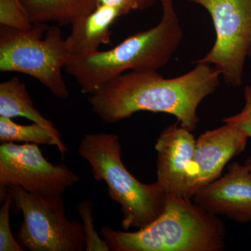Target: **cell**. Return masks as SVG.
Segmentation results:
<instances>
[{
  "mask_svg": "<svg viewBox=\"0 0 251 251\" xmlns=\"http://www.w3.org/2000/svg\"><path fill=\"white\" fill-rule=\"evenodd\" d=\"M77 152L88 162L97 181H105L108 196L121 207L124 229L146 227L164 211L167 194L157 181L145 184L126 168L122 146L113 133H89L80 140Z\"/></svg>",
  "mask_w": 251,
  "mask_h": 251,
  "instance_id": "4",
  "label": "cell"
},
{
  "mask_svg": "<svg viewBox=\"0 0 251 251\" xmlns=\"http://www.w3.org/2000/svg\"><path fill=\"white\" fill-rule=\"evenodd\" d=\"M69 58L57 26L33 24L27 29L0 25V71L17 72L36 78L54 97L69 98L70 92L62 69Z\"/></svg>",
  "mask_w": 251,
  "mask_h": 251,
  "instance_id": "5",
  "label": "cell"
},
{
  "mask_svg": "<svg viewBox=\"0 0 251 251\" xmlns=\"http://www.w3.org/2000/svg\"><path fill=\"white\" fill-rule=\"evenodd\" d=\"M99 234L112 251H221L226 229L191 200L167 195L164 211L146 227L123 232L103 226Z\"/></svg>",
  "mask_w": 251,
  "mask_h": 251,
  "instance_id": "3",
  "label": "cell"
},
{
  "mask_svg": "<svg viewBox=\"0 0 251 251\" xmlns=\"http://www.w3.org/2000/svg\"><path fill=\"white\" fill-rule=\"evenodd\" d=\"M244 166L247 167V169L249 170V171L251 173V156L247 158V161H246L245 163H244Z\"/></svg>",
  "mask_w": 251,
  "mask_h": 251,
  "instance_id": "22",
  "label": "cell"
},
{
  "mask_svg": "<svg viewBox=\"0 0 251 251\" xmlns=\"http://www.w3.org/2000/svg\"><path fill=\"white\" fill-rule=\"evenodd\" d=\"M161 21L108 50L86 57H70L65 70L82 94H91L126 71H158L170 62L184 33L173 0H161Z\"/></svg>",
  "mask_w": 251,
  "mask_h": 251,
  "instance_id": "2",
  "label": "cell"
},
{
  "mask_svg": "<svg viewBox=\"0 0 251 251\" xmlns=\"http://www.w3.org/2000/svg\"><path fill=\"white\" fill-rule=\"evenodd\" d=\"M210 15L216 31L212 49L197 63L217 69L227 85L242 84L244 65L251 56V0H188Z\"/></svg>",
  "mask_w": 251,
  "mask_h": 251,
  "instance_id": "7",
  "label": "cell"
},
{
  "mask_svg": "<svg viewBox=\"0 0 251 251\" xmlns=\"http://www.w3.org/2000/svg\"><path fill=\"white\" fill-rule=\"evenodd\" d=\"M191 72L164 78L157 71H131L109 81L90 94L92 111L102 122L115 124L135 112H163L193 131L203 99L219 87L221 74L212 65L197 63Z\"/></svg>",
  "mask_w": 251,
  "mask_h": 251,
  "instance_id": "1",
  "label": "cell"
},
{
  "mask_svg": "<svg viewBox=\"0 0 251 251\" xmlns=\"http://www.w3.org/2000/svg\"><path fill=\"white\" fill-rule=\"evenodd\" d=\"M0 25L20 29L33 25L21 0H0Z\"/></svg>",
  "mask_w": 251,
  "mask_h": 251,
  "instance_id": "17",
  "label": "cell"
},
{
  "mask_svg": "<svg viewBox=\"0 0 251 251\" xmlns=\"http://www.w3.org/2000/svg\"><path fill=\"white\" fill-rule=\"evenodd\" d=\"M227 173L192 198V202L213 215L251 222V173L244 165L231 163Z\"/></svg>",
  "mask_w": 251,
  "mask_h": 251,
  "instance_id": "10",
  "label": "cell"
},
{
  "mask_svg": "<svg viewBox=\"0 0 251 251\" xmlns=\"http://www.w3.org/2000/svg\"><path fill=\"white\" fill-rule=\"evenodd\" d=\"M80 180L78 175L64 163L53 165L34 143H1L0 194L1 201L9 185L42 196L62 195Z\"/></svg>",
  "mask_w": 251,
  "mask_h": 251,
  "instance_id": "8",
  "label": "cell"
},
{
  "mask_svg": "<svg viewBox=\"0 0 251 251\" xmlns=\"http://www.w3.org/2000/svg\"><path fill=\"white\" fill-rule=\"evenodd\" d=\"M32 24L72 25L93 12L97 0H21Z\"/></svg>",
  "mask_w": 251,
  "mask_h": 251,
  "instance_id": "14",
  "label": "cell"
},
{
  "mask_svg": "<svg viewBox=\"0 0 251 251\" xmlns=\"http://www.w3.org/2000/svg\"><path fill=\"white\" fill-rule=\"evenodd\" d=\"M244 104L242 111L232 116L224 119L225 124L234 126L242 130L249 138H251V87L247 86L244 90Z\"/></svg>",
  "mask_w": 251,
  "mask_h": 251,
  "instance_id": "19",
  "label": "cell"
},
{
  "mask_svg": "<svg viewBox=\"0 0 251 251\" xmlns=\"http://www.w3.org/2000/svg\"><path fill=\"white\" fill-rule=\"evenodd\" d=\"M122 16L124 13L117 8L98 6L93 12L74 23L65 39L69 57L92 55L99 52L100 46L110 44V28Z\"/></svg>",
  "mask_w": 251,
  "mask_h": 251,
  "instance_id": "12",
  "label": "cell"
},
{
  "mask_svg": "<svg viewBox=\"0 0 251 251\" xmlns=\"http://www.w3.org/2000/svg\"><path fill=\"white\" fill-rule=\"evenodd\" d=\"M248 138L242 130L228 124L199 137L195 150V177L188 195L190 200L221 176L229 160L244 151Z\"/></svg>",
  "mask_w": 251,
  "mask_h": 251,
  "instance_id": "11",
  "label": "cell"
},
{
  "mask_svg": "<svg viewBox=\"0 0 251 251\" xmlns=\"http://www.w3.org/2000/svg\"><path fill=\"white\" fill-rule=\"evenodd\" d=\"M179 124L168 126L156 140V181L168 196L190 200L195 177L196 140L192 131Z\"/></svg>",
  "mask_w": 251,
  "mask_h": 251,
  "instance_id": "9",
  "label": "cell"
},
{
  "mask_svg": "<svg viewBox=\"0 0 251 251\" xmlns=\"http://www.w3.org/2000/svg\"><path fill=\"white\" fill-rule=\"evenodd\" d=\"M0 209V251H24L15 239L10 226V209L12 206V195L8 189Z\"/></svg>",
  "mask_w": 251,
  "mask_h": 251,
  "instance_id": "18",
  "label": "cell"
},
{
  "mask_svg": "<svg viewBox=\"0 0 251 251\" xmlns=\"http://www.w3.org/2000/svg\"><path fill=\"white\" fill-rule=\"evenodd\" d=\"M161 1V0H135L138 5V10H141V11L149 9L158 1L160 2Z\"/></svg>",
  "mask_w": 251,
  "mask_h": 251,
  "instance_id": "21",
  "label": "cell"
},
{
  "mask_svg": "<svg viewBox=\"0 0 251 251\" xmlns=\"http://www.w3.org/2000/svg\"><path fill=\"white\" fill-rule=\"evenodd\" d=\"M94 204L91 199H85L77 204V211L82 220L85 235L86 251H110L108 244L94 227Z\"/></svg>",
  "mask_w": 251,
  "mask_h": 251,
  "instance_id": "16",
  "label": "cell"
},
{
  "mask_svg": "<svg viewBox=\"0 0 251 251\" xmlns=\"http://www.w3.org/2000/svg\"><path fill=\"white\" fill-rule=\"evenodd\" d=\"M1 143H34L56 146L52 135L46 128L36 123L18 125L11 118L0 116Z\"/></svg>",
  "mask_w": 251,
  "mask_h": 251,
  "instance_id": "15",
  "label": "cell"
},
{
  "mask_svg": "<svg viewBox=\"0 0 251 251\" xmlns=\"http://www.w3.org/2000/svg\"><path fill=\"white\" fill-rule=\"evenodd\" d=\"M108 6L121 10L126 15L132 11L138 10L135 0H97V6Z\"/></svg>",
  "mask_w": 251,
  "mask_h": 251,
  "instance_id": "20",
  "label": "cell"
},
{
  "mask_svg": "<svg viewBox=\"0 0 251 251\" xmlns=\"http://www.w3.org/2000/svg\"><path fill=\"white\" fill-rule=\"evenodd\" d=\"M12 206L23 214L16 240L31 251L85 250L83 224L66 216L62 195L42 196L9 185Z\"/></svg>",
  "mask_w": 251,
  "mask_h": 251,
  "instance_id": "6",
  "label": "cell"
},
{
  "mask_svg": "<svg viewBox=\"0 0 251 251\" xmlns=\"http://www.w3.org/2000/svg\"><path fill=\"white\" fill-rule=\"evenodd\" d=\"M0 116L6 118L26 117L46 128L53 137L61 154L67 153V147L61 140V133L49 119L43 116L29 97L26 85L17 76L0 84Z\"/></svg>",
  "mask_w": 251,
  "mask_h": 251,
  "instance_id": "13",
  "label": "cell"
}]
</instances>
